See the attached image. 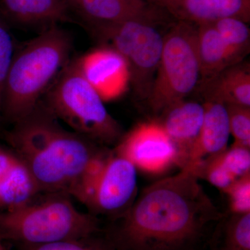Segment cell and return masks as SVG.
Listing matches in <instances>:
<instances>
[{
    "instance_id": "cell-1",
    "label": "cell",
    "mask_w": 250,
    "mask_h": 250,
    "mask_svg": "<svg viewBox=\"0 0 250 250\" xmlns=\"http://www.w3.org/2000/svg\"><path fill=\"white\" fill-rule=\"evenodd\" d=\"M192 167L143 189L105 232L119 250H193L223 216Z\"/></svg>"
},
{
    "instance_id": "cell-2",
    "label": "cell",
    "mask_w": 250,
    "mask_h": 250,
    "mask_svg": "<svg viewBox=\"0 0 250 250\" xmlns=\"http://www.w3.org/2000/svg\"><path fill=\"white\" fill-rule=\"evenodd\" d=\"M4 139L41 192L69 195L92 159L106 148L65 129L41 102Z\"/></svg>"
},
{
    "instance_id": "cell-3",
    "label": "cell",
    "mask_w": 250,
    "mask_h": 250,
    "mask_svg": "<svg viewBox=\"0 0 250 250\" xmlns=\"http://www.w3.org/2000/svg\"><path fill=\"white\" fill-rule=\"evenodd\" d=\"M71 36L59 25L15 51L3 94L1 118L15 124L34 111L70 62Z\"/></svg>"
},
{
    "instance_id": "cell-4",
    "label": "cell",
    "mask_w": 250,
    "mask_h": 250,
    "mask_svg": "<svg viewBox=\"0 0 250 250\" xmlns=\"http://www.w3.org/2000/svg\"><path fill=\"white\" fill-rule=\"evenodd\" d=\"M100 219L77 209L64 192H41L15 209L0 211V240L39 246L103 231Z\"/></svg>"
},
{
    "instance_id": "cell-5",
    "label": "cell",
    "mask_w": 250,
    "mask_h": 250,
    "mask_svg": "<svg viewBox=\"0 0 250 250\" xmlns=\"http://www.w3.org/2000/svg\"><path fill=\"white\" fill-rule=\"evenodd\" d=\"M42 99L41 103L59 121L99 146L114 147L124 134L76 59L70 61Z\"/></svg>"
},
{
    "instance_id": "cell-6",
    "label": "cell",
    "mask_w": 250,
    "mask_h": 250,
    "mask_svg": "<svg viewBox=\"0 0 250 250\" xmlns=\"http://www.w3.org/2000/svg\"><path fill=\"white\" fill-rule=\"evenodd\" d=\"M200 81L197 26L175 21L166 31L148 107L154 116L196 89Z\"/></svg>"
},
{
    "instance_id": "cell-7",
    "label": "cell",
    "mask_w": 250,
    "mask_h": 250,
    "mask_svg": "<svg viewBox=\"0 0 250 250\" xmlns=\"http://www.w3.org/2000/svg\"><path fill=\"white\" fill-rule=\"evenodd\" d=\"M176 21L170 15L129 20L113 26L97 38L116 49L127 64L130 84L136 96L147 100L164 47L161 26Z\"/></svg>"
},
{
    "instance_id": "cell-8",
    "label": "cell",
    "mask_w": 250,
    "mask_h": 250,
    "mask_svg": "<svg viewBox=\"0 0 250 250\" xmlns=\"http://www.w3.org/2000/svg\"><path fill=\"white\" fill-rule=\"evenodd\" d=\"M112 149L147 174L163 173L178 163L174 145L156 119L136 125Z\"/></svg>"
},
{
    "instance_id": "cell-9",
    "label": "cell",
    "mask_w": 250,
    "mask_h": 250,
    "mask_svg": "<svg viewBox=\"0 0 250 250\" xmlns=\"http://www.w3.org/2000/svg\"><path fill=\"white\" fill-rule=\"evenodd\" d=\"M137 169L112 149L88 206L89 213L116 220L134 203L137 194Z\"/></svg>"
},
{
    "instance_id": "cell-10",
    "label": "cell",
    "mask_w": 250,
    "mask_h": 250,
    "mask_svg": "<svg viewBox=\"0 0 250 250\" xmlns=\"http://www.w3.org/2000/svg\"><path fill=\"white\" fill-rule=\"evenodd\" d=\"M72 16L97 37L129 20L168 14L147 0H67Z\"/></svg>"
},
{
    "instance_id": "cell-11",
    "label": "cell",
    "mask_w": 250,
    "mask_h": 250,
    "mask_svg": "<svg viewBox=\"0 0 250 250\" xmlns=\"http://www.w3.org/2000/svg\"><path fill=\"white\" fill-rule=\"evenodd\" d=\"M76 61L83 76L104 101L116 100L127 90L130 85L127 64L111 46L96 47Z\"/></svg>"
},
{
    "instance_id": "cell-12",
    "label": "cell",
    "mask_w": 250,
    "mask_h": 250,
    "mask_svg": "<svg viewBox=\"0 0 250 250\" xmlns=\"http://www.w3.org/2000/svg\"><path fill=\"white\" fill-rule=\"evenodd\" d=\"M205 116L204 104L180 100L167 106L156 118L177 154V167L184 168L198 139Z\"/></svg>"
},
{
    "instance_id": "cell-13",
    "label": "cell",
    "mask_w": 250,
    "mask_h": 250,
    "mask_svg": "<svg viewBox=\"0 0 250 250\" xmlns=\"http://www.w3.org/2000/svg\"><path fill=\"white\" fill-rule=\"evenodd\" d=\"M176 21L194 25L235 18L249 24L250 0H148Z\"/></svg>"
},
{
    "instance_id": "cell-14",
    "label": "cell",
    "mask_w": 250,
    "mask_h": 250,
    "mask_svg": "<svg viewBox=\"0 0 250 250\" xmlns=\"http://www.w3.org/2000/svg\"><path fill=\"white\" fill-rule=\"evenodd\" d=\"M1 12L12 22L42 30L75 22L67 0H0Z\"/></svg>"
},
{
    "instance_id": "cell-15",
    "label": "cell",
    "mask_w": 250,
    "mask_h": 250,
    "mask_svg": "<svg viewBox=\"0 0 250 250\" xmlns=\"http://www.w3.org/2000/svg\"><path fill=\"white\" fill-rule=\"evenodd\" d=\"M197 88L205 102L250 107V62L243 61L227 67L209 80L200 82Z\"/></svg>"
},
{
    "instance_id": "cell-16",
    "label": "cell",
    "mask_w": 250,
    "mask_h": 250,
    "mask_svg": "<svg viewBox=\"0 0 250 250\" xmlns=\"http://www.w3.org/2000/svg\"><path fill=\"white\" fill-rule=\"evenodd\" d=\"M203 104V123L187 167L196 166L228 148L231 134L226 106L215 102H204Z\"/></svg>"
},
{
    "instance_id": "cell-17",
    "label": "cell",
    "mask_w": 250,
    "mask_h": 250,
    "mask_svg": "<svg viewBox=\"0 0 250 250\" xmlns=\"http://www.w3.org/2000/svg\"><path fill=\"white\" fill-rule=\"evenodd\" d=\"M197 49L200 82L209 80L227 67L238 63L212 23L197 26Z\"/></svg>"
},
{
    "instance_id": "cell-18",
    "label": "cell",
    "mask_w": 250,
    "mask_h": 250,
    "mask_svg": "<svg viewBox=\"0 0 250 250\" xmlns=\"http://www.w3.org/2000/svg\"><path fill=\"white\" fill-rule=\"evenodd\" d=\"M41 192L30 171L19 159L12 168L0 178V211L26 205Z\"/></svg>"
},
{
    "instance_id": "cell-19",
    "label": "cell",
    "mask_w": 250,
    "mask_h": 250,
    "mask_svg": "<svg viewBox=\"0 0 250 250\" xmlns=\"http://www.w3.org/2000/svg\"><path fill=\"white\" fill-rule=\"evenodd\" d=\"M220 228L218 250H250V213L223 215Z\"/></svg>"
},
{
    "instance_id": "cell-20",
    "label": "cell",
    "mask_w": 250,
    "mask_h": 250,
    "mask_svg": "<svg viewBox=\"0 0 250 250\" xmlns=\"http://www.w3.org/2000/svg\"><path fill=\"white\" fill-rule=\"evenodd\" d=\"M237 62L244 61L250 49L248 23L235 18H226L212 23Z\"/></svg>"
},
{
    "instance_id": "cell-21",
    "label": "cell",
    "mask_w": 250,
    "mask_h": 250,
    "mask_svg": "<svg viewBox=\"0 0 250 250\" xmlns=\"http://www.w3.org/2000/svg\"><path fill=\"white\" fill-rule=\"evenodd\" d=\"M112 149L106 147L92 159L70 192V196L88 208Z\"/></svg>"
},
{
    "instance_id": "cell-22",
    "label": "cell",
    "mask_w": 250,
    "mask_h": 250,
    "mask_svg": "<svg viewBox=\"0 0 250 250\" xmlns=\"http://www.w3.org/2000/svg\"><path fill=\"white\" fill-rule=\"evenodd\" d=\"M19 250H119L105 231L82 238L39 246H17Z\"/></svg>"
},
{
    "instance_id": "cell-23",
    "label": "cell",
    "mask_w": 250,
    "mask_h": 250,
    "mask_svg": "<svg viewBox=\"0 0 250 250\" xmlns=\"http://www.w3.org/2000/svg\"><path fill=\"white\" fill-rule=\"evenodd\" d=\"M228 110L230 134L233 145L250 148V107L239 105H225Z\"/></svg>"
},
{
    "instance_id": "cell-24",
    "label": "cell",
    "mask_w": 250,
    "mask_h": 250,
    "mask_svg": "<svg viewBox=\"0 0 250 250\" xmlns=\"http://www.w3.org/2000/svg\"><path fill=\"white\" fill-rule=\"evenodd\" d=\"M223 167L238 179L250 173V148L232 145L219 153Z\"/></svg>"
},
{
    "instance_id": "cell-25",
    "label": "cell",
    "mask_w": 250,
    "mask_h": 250,
    "mask_svg": "<svg viewBox=\"0 0 250 250\" xmlns=\"http://www.w3.org/2000/svg\"><path fill=\"white\" fill-rule=\"evenodd\" d=\"M223 192L228 197L229 213H250V173L237 179Z\"/></svg>"
},
{
    "instance_id": "cell-26",
    "label": "cell",
    "mask_w": 250,
    "mask_h": 250,
    "mask_svg": "<svg viewBox=\"0 0 250 250\" xmlns=\"http://www.w3.org/2000/svg\"><path fill=\"white\" fill-rule=\"evenodd\" d=\"M15 51L16 49L13 36L0 15V118H1L2 111L5 82L12 62Z\"/></svg>"
},
{
    "instance_id": "cell-27",
    "label": "cell",
    "mask_w": 250,
    "mask_h": 250,
    "mask_svg": "<svg viewBox=\"0 0 250 250\" xmlns=\"http://www.w3.org/2000/svg\"><path fill=\"white\" fill-rule=\"evenodd\" d=\"M18 159L19 158L11 148L0 145V178L12 168Z\"/></svg>"
},
{
    "instance_id": "cell-28",
    "label": "cell",
    "mask_w": 250,
    "mask_h": 250,
    "mask_svg": "<svg viewBox=\"0 0 250 250\" xmlns=\"http://www.w3.org/2000/svg\"><path fill=\"white\" fill-rule=\"evenodd\" d=\"M0 250H4V248H3L2 243H1V240H0Z\"/></svg>"
},
{
    "instance_id": "cell-29",
    "label": "cell",
    "mask_w": 250,
    "mask_h": 250,
    "mask_svg": "<svg viewBox=\"0 0 250 250\" xmlns=\"http://www.w3.org/2000/svg\"><path fill=\"white\" fill-rule=\"evenodd\" d=\"M147 1H148V0H147Z\"/></svg>"
}]
</instances>
